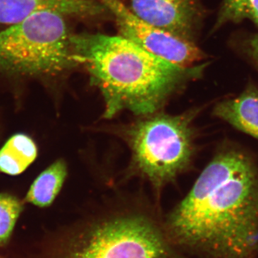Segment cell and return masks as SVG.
Returning a JSON list of instances; mask_svg holds the SVG:
<instances>
[{"label":"cell","instance_id":"obj_11","mask_svg":"<svg viewBox=\"0 0 258 258\" xmlns=\"http://www.w3.org/2000/svg\"><path fill=\"white\" fill-rule=\"evenodd\" d=\"M37 144L27 134H15L0 149V174L17 176L31 165L37 157Z\"/></svg>","mask_w":258,"mask_h":258},{"label":"cell","instance_id":"obj_5","mask_svg":"<svg viewBox=\"0 0 258 258\" xmlns=\"http://www.w3.org/2000/svg\"><path fill=\"white\" fill-rule=\"evenodd\" d=\"M64 15L42 11L0 31V74L56 78L79 66Z\"/></svg>","mask_w":258,"mask_h":258},{"label":"cell","instance_id":"obj_14","mask_svg":"<svg viewBox=\"0 0 258 258\" xmlns=\"http://www.w3.org/2000/svg\"><path fill=\"white\" fill-rule=\"evenodd\" d=\"M242 51L258 70V33L249 35L244 40Z\"/></svg>","mask_w":258,"mask_h":258},{"label":"cell","instance_id":"obj_1","mask_svg":"<svg viewBox=\"0 0 258 258\" xmlns=\"http://www.w3.org/2000/svg\"><path fill=\"white\" fill-rule=\"evenodd\" d=\"M183 252L204 258H258V164L224 146L164 221Z\"/></svg>","mask_w":258,"mask_h":258},{"label":"cell","instance_id":"obj_6","mask_svg":"<svg viewBox=\"0 0 258 258\" xmlns=\"http://www.w3.org/2000/svg\"><path fill=\"white\" fill-rule=\"evenodd\" d=\"M114 18L120 36L173 63L191 67L205 54L195 42L188 41L153 26L137 16L123 0H96Z\"/></svg>","mask_w":258,"mask_h":258},{"label":"cell","instance_id":"obj_13","mask_svg":"<svg viewBox=\"0 0 258 258\" xmlns=\"http://www.w3.org/2000/svg\"><path fill=\"white\" fill-rule=\"evenodd\" d=\"M24 210V203L15 195L0 193V246L9 242L15 225Z\"/></svg>","mask_w":258,"mask_h":258},{"label":"cell","instance_id":"obj_2","mask_svg":"<svg viewBox=\"0 0 258 258\" xmlns=\"http://www.w3.org/2000/svg\"><path fill=\"white\" fill-rule=\"evenodd\" d=\"M71 42L78 63L101 93L108 119L123 111L139 116L160 111L208 66L173 63L120 35L79 34L71 35Z\"/></svg>","mask_w":258,"mask_h":258},{"label":"cell","instance_id":"obj_8","mask_svg":"<svg viewBox=\"0 0 258 258\" xmlns=\"http://www.w3.org/2000/svg\"><path fill=\"white\" fill-rule=\"evenodd\" d=\"M42 11L83 18L107 13L96 0H0V26L15 25Z\"/></svg>","mask_w":258,"mask_h":258},{"label":"cell","instance_id":"obj_10","mask_svg":"<svg viewBox=\"0 0 258 258\" xmlns=\"http://www.w3.org/2000/svg\"><path fill=\"white\" fill-rule=\"evenodd\" d=\"M68 176L63 159H57L42 171L30 186L25 202L40 208H48L59 195Z\"/></svg>","mask_w":258,"mask_h":258},{"label":"cell","instance_id":"obj_4","mask_svg":"<svg viewBox=\"0 0 258 258\" xmlns=\"http://www.w3.org/2000/svg\"><path fill=\"white\" fill-rule=\"evenodd\" d=\"M199 111L170 115L159 111L117 127L115 132L131 152V172L147 179L156 189L184 172L195 154L193 120Z\"/></svg>","mask_w":258,"mask_h":258},{"label":"cell","instance_id":"obj_3","mask_svg":"<svg viewBox=\"0 0 258 258\" xmlns=\"http://www.w3.org/2000/svg\"><path fill=\"white\" fill-rule=\"evenodd\" d=\"M47 258H189L170 240L164 221L137 210L107 213L66 231Z\"/></svg>","mask_w":258,"mask_h":258},{"label":"cell","instance_id":"obj_15","mask_svg":"<svg viewBox=\"0 0 258 258\" xmlns=\"http://www.w3.org/2000/svg\"><path fill=\"white\" fill-rule=\"evenodd\" d=\"M0 258H1V257H0Z\"/></svg>","mask_w":258,"mask_h":258},{"label":"cell","instance_id":"obj_7","mask_svg":"<svg viewBox=\"0 0 258 258\" xmlns=\"http://www.w3.org/2000/svg\"><path fill=\"white\" fill-rule=\"evenodd\" d=\"M130 9L153 26L191 42L205 15L202 0H131Z\"/></svg>","mask_w":258,"mask_h":258},{"label":"cell","instance_id":"obj_12","mask_svg":"<svg viewBox=\"0 0 258 258\" xmlns=\"http://www.w3.org/2000/svg\"><path fill=\"white\" fill-rule=\"evenodd\" d=\"M244 21L258 27V0H222L212 31Z\"/></svg>","mask_w":258,"mask_h":258},{"label":"cell","instance_id":"obj_9","mask_svg":"<svg viewBox=\"0 0 258 258\" xmlns=\"http://www.w3.org/2000/svg\"><path fill=\"white\" fill-rule=\"evenodd\" d=\"M213 114L258 140V88L249 85L238 96L217 103Z\"/></svg>","mask_w":258,"mask_h":258}]
</instances>
